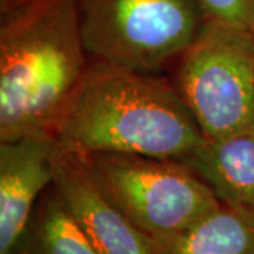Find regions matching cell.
Instances as JSON below:
<instances>
[{
    "label": "cell",
    "mask_w": 254,
    "mask_h": 254,
    "mask_svg": "<svg viewBox=\"0 0 254 254\" xmlns=\"http://www.w3.org/2000/svg\"><path fill=\"white\" fill-rule=\"evenodd\" d=\"M205 137L171 78L91 61L55 133L58 151L184 163Z\"/></svg>",
    "instance_id": "obj_1"
},
{
    "label": "cell",
    "mask_w": 254,
    "mask_h": 254,
    "mask_svg": "<svg viewBox=\"0 0 254 254\" xmlns=\"http://www.w3.org/2000/svg\"><path fill=\"white\" fill-rule=\"evenodd\" d=\"M76 0L0 18V141L54 137L89 66Z\"/></svg>",
    "instance_id": "obj_2"
},
{
    "label": "cell",
    "mask_w": 254,
    "mask_h": 254,
    "mask_svg": "<svg viewBox=\"0 0 254 254\" xmlns=\"http://www.w3.org/2000/svg\"><path fill=\"white\" fill-rule=\"evenodd\" d=\"M91 61L141 72L171 71L206 18L196 0H76Z\"/></svg>",
    "instance_id": "obj_3"
},
{
    "label": "cell",
    "mask_w": 254,
    "mask_h": 254,
    "mask_svg": "<svg viewBox=\"0 0 254 254\" xmlns=\"http://www.w3.org/2000/svg\"><path fill=\"white\" fill-rule=\"evenodd\" d=\"M83 157L102 192L155 245L222 205L208 184L181 161L122 153Z\"/></svg>",
    "instance_id": "obj_4"
},
{
    "label": "cell",
    "mask_w": 254,
    "mask_h": 254,
    "mask_svg": "<svg viewBox=\"0 0 254 254\" xmlns=\"http://www.w3.org/2000/svg\"><path fill=\"white\" fill-rule=\"evenodd\" d=\"M171 81L205 138L254 128V36L206 20Z\"/></svg>",
    "instance_id": "obj_5"
},
{
    "label": "cell",
    "mask_w": 254,
    "mask_h": 254,
    "mask_svg": "<svg viewBox=\"0 0 254 254\" xmlns=\"http://www.w3.org/2000/svg\"><path fill=\"white\" fill-rule=\"evenodd\" d=\"M54 187L98 254H160L154 242L102 192L82 154L58 151Z\"/></svg>",
    "instance_id": "obj_6"
},
{
    "label": "cell",
    "mask_w": 254,
    "mask_h": 254,
    "mask_svg": "<svg viewBox=\"0 0 254 254\" xmlns=\"http://www.w3.org/2000/svg\"><path fill=\"white\" fill-rule=\"evenodd\" d=\"M54 137L0 141V254L23 233L41 195L55 178Z\"/></svg>",
    "instance_id": "obj_7"
},
{
    "label": "cell",
    "mask_w": 254,
    "mask_h": 254,
    "mask_svg": "<svg viewBox=\"0 0 254 254\" xmlns=\"http://www.w3.org/2000/svg\"><path fill=\"white\" fill-rule=\"evenodd\" d=\"M220 203L254 208V128L205 138L184 161Z\"/></svg>",
    "instance_id": "obj_8"
},
{
    "label": "cell",
    "mask_w": 254,
    "mask_h": 254,
    "mask_svg": "<svg viewBox=\"0 0 254 254\" xmlns=\"http://www.w3.org/2000/svg\"><path fill=\"white\" fill-rule=\"evenodd\" d=\"M157 247L160 254H254V208L222 203Z\"/></svg>",
    "instance_id": "obj_9"
},
{
    "label": "cell",
    "mask_w": 254,
    "mask_h": 254,
    "mask_svg": "<svg viewBox=\"0 0 254 254\" xmlns=\"http://www.w3.org/2000/svg\"><path fill=\"white\" fill-rule=\"evenodd\" d=\"M7 254H98L54 184L41 195L23 233Z\"/></svg>",
    "instance_id": "obj_10"
},
{
    "label": "cell",
    "mask_w": 254,
    "mask_h": 254,
    "mask_svg": "<svg viewBox=\"0 0 254 254\" xmlns=\"http://www.w3.org/2000/svg\"><path fill=\"white\" fill-rule=\"evenodd\" d=\"M206 20L250 31L254 36V0H196Z\"/></svg>",
    "instance_id": "obj_11"
},
{
    "label": "cell",
    "mask_w": 254,
    "mask_h": 254,
    "mask_svg": "<svg viewBox=\"0 0 254 254\" xmlns=\"http://www.w3.org/2000/svg\"><path fill=\"white\" fill-rule=\"evenodd\" d=\"M36 0H0V18L7 17L18 10L27 7Z\"/></svg>",
    "instance_id": "obj_12"
}]
</instances>
